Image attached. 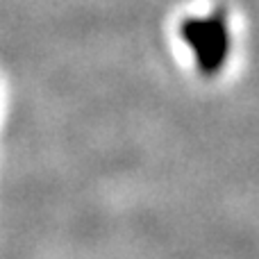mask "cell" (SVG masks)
Listing matches in <instances>:
<instances>
[{
  "label": "cell",
  "instance_id": "obj_1",
  "mask_svg": "<svg viewBox=\"0 0 259 259\" xmlns=\"http://www.w3.org/2000/svg\"><path fill=\"white\" fill-rule=\"evenodd\" d=\"M180 34L193 50L196 64L200 73L214 75L225 64L230 48V34H228V21L223 12H214L209 16L187 18L180 25Z\"/></svg>",
  "mask_w": 259,
  "mask_h": 259
}]
</instances>
